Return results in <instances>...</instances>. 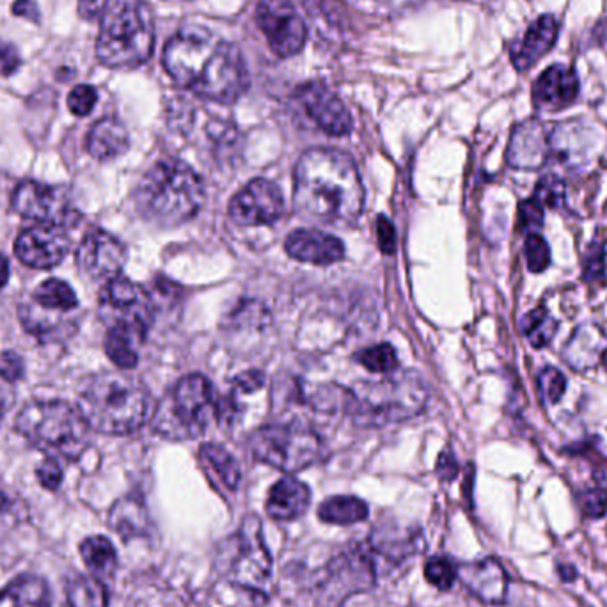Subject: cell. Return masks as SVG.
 <instances>
[{
	"label": "cell",
	"mask_w": 607,
	"mask_h": 607,
	"mask_svg": "<svg viewBox=\"0 0 607 607\" xmlns=\"http://www.w3.org/2000/svg\"><path fill=\"white\" fill-rule=\"evenodd\" d=\"M437 473L442 480H453L459 473V464H457V459L451 451H445L439 459V464H437Z\"/></svg>",
	"instance_id": "cell-53"
},
{
	"label": "cell",
	"mask_w": 607,
	"mask_h": 607,
	"mask_svg": "<svg viewBox=\"0 0 607 607\" xmlns=\"http://www.w3.org/2000/svg\"><path fill=\"white\" fill-rule=\"evenodd\" d=\"M558 574H560L563 583H572V581H575V577H577V572H575V569L572 565L558 566Z\"/></svg>",
	"instance_id": "cell-56"
},
{
	"label": "cell",
	"mask_w": 607,
	"mask_h": 607,
	"mask_svg": "<svg viewBox=\"0 0 607 607\" xmlns=\"http://www.w3.org/2000/svg\"><path fill=\"white\" fill-rule=\"evenodd\" d=\"M217 565L221 574L237 588L258 598V603L267 600L272 558L265 546L263 529L256 515L246 517L237 533L224 540L218 548Z\"/></svg>",
	"instance_id": "cell-9"
},
{
	"label": "cell",
	"mask_w": 607,
	"mask_h": 607,
	"mask_svg": "<svg viewBox=\"0 0 607 607\" xmlns=\"http://www.w3.org/2000/svg\"><path fill=\"white\" fill-rule=\"evenodd\" d=\"M155 20L144 0H105L100 13L97 57L114 70H131L154 54Z\"/></svg>",
	"instance_id": "cell-6"
},
{
	"label": "cell",
	"mask_w": 607,
	"mask_h": 607,
	"mask_svg": "<svg viewBox=\"0 0 607 607\" xmlns=\"http://www.w3.org/2000/svg\"><path fill=\"white\" fill-rule=\"evenodd\" d=\"M204 203L200 175L181 160H160L135 189V204L149 223L171 227L198 215Z\"/></svg>",
	"instance_id": "cell-4"
},
{
	"label": "cell",
	"mask_w": 607,
	"mask_h": 607,
	"mask_svg": "<svg viewBox=\"0 0 607 607\" xmlns=\"http://www.w3.org/2000/svg\"><path fill=\"white\" fill-rule=\"evenodd\" d=\"M16 430L54 459L77 460L89 445V427L79 408L65 402H34L20 411Z\"/></svg>",
	"instance_id": "cell-7"
},
{
	"label": "cell",
	"mask_w": 607,
	"mask_h": 607,
	"mask_svg": "<svg viewBox=\"0 0 607 607\" xmlns=\"http://www.w3.org/2000/svg\"><path fill=\"white\" fill-rule=\"evenodd\" d=\"M425 577L431 586L441 592L453 588L454 581L459 580V566L450 558L436 557L425 565Z\"/></svg>",
	"instance_id": "cell-41"
},
{
	"label": "cell",
	"mask_w": 607,
	"mask_h": 607,
	"mask_svg": "<svg viewBox=\"0 0 607 607\" xmlns=\"http://www.w3.org/2000/svg\"><path fill=\"white\" fill-rule=\"evenodd\" d=\"M284 212L283 192L272 181L252 180L229 204V217L238 226H269Z\"/></svg>",
	"instance_id": "cell-16"
},
{
	"label": "cell",
	"mask_w": 607,
	"mask_h": 607,
	"mask_svg": "<svg viewBox=\"0 0 607 607\" xmlns=\"http://www.w3.org/2000/svg\"><path fill=\"white\" fill-rule=\"evenodd\" d=\"M80 554L86 565L97 575L109 577L117 565L116 551L111 540L105 537H89L80 543Z\"/></svg>",
	"instance_id": "cell-35"
},
{
	"label": "cell",
	"mask_w": 607,
	"mask_h": 607,
	"mask_svg": "<svg viewBox=\"0 0 607 607\" xmlns=\"http://www.w3.org/2000/svg\"><path fill=\"white\" fill-rule=\"evenodd\" d=\"M37 480L42 483L43 487L48 491H56L63 482V468L54 457H48L36 471Z\"/></svg>",
	"instance_id": "cell-48"
},
{
	"label": "cell",
	"mask_w": 607,
	"mask_h": 607,
	"mask_svg": "<svg viewBox=\"0 0 607 607\" xmlns=\"http://www.w3.org/2000/svg\"><path fill=\"white\" fill-rule=\"evenodd\" d=\"M376 240L384 252H393L394 246H396V232H394L393 223L384 215L376 221Z\"/></svg>",
	"instance_id": "cell-51"
},
{
	"label": "cell",
	"mask_w": 607,
	"mask_h": 607,
	"mask_svg": "<svg viewBox=\"0 0 607 607\" xmlns=\"http://www.w3.org/2000/svg\"><path fill=\"white\" fill-rule=\"evenodd\" d=\"M256 20L279 57L297 56L306 45V24L290 0H261Z\"/></svg>",
	"instance_id": "cell-15"
},
{
	"label": "cell",
	"mask_w": 607,
	"mask_h": 607,
	"mask_svg": "<svg viewBox=\"0 0 607 607\" xmlns=\"http://www.w3.org/2000/svg\"><path fill=\"white\" fill-rule=\"evenodd\" d=\"M11 11H13V14H16V16H22V19L34 22V24L40 22V10H37L34 0H16Z\"/></svg>",
	"instance_id": "cell-52"
},
{
	"label": "cell",
	"mask_w": 607,
	"mask_h": 607,
	"mask_svg": "<svg viewBox=\"0 0 607 607\" xmlns=\"http://www.w3.org/2000/svg\"><path fill=\"white\" fill-rule=\"evenodd\" d=\"M154 301L143 286L131 279H111L100 293V315L109 327L128 325L148 333L154 322Z\"/></svg>",
	"instance_id": "cell-12"
},
{
	"label": "cell",
	"mask_w": 607,
	"mask_h": 607,
	"mask_svg": "<svg viewBox=\"0 0 607 607\" xmlns=\"http://www.w3.org/2000/svg\"><path fill=\"white\" fill-rule=\"evenodd\" d=\"M155 400L148 387L123 373H100L83 384L79 411L89 428L126 436L143 428L154 417Z\"/></svg>",
	"instance_id": "cell-3"
},
{
	"label": "cell",
	"mask_w": 607,
	"mask_h": 607,
	"mask_svg": "<svg viewBox=\"0 0 607 607\" xmlns=\"http://www.w3.org/2000/svg\"><path fill=\"white\" fill-rule=\"evenodd\" d=\"M604 144L606 140L595 125L581 120L565 121L549 132L551 160H557L569 171L581 172L594 166L598 155L603 154Z\"/></svg>",
	"instance_id": "cell-14"
},
{
	"label": "cell",
	"mask_w": 607,
	"mask_h": 607,
	"mask_svg": "<svg viewBox=\"0 0 607 607\" xmlns=\"http://www.w3.org/2000/svg\"><path fill=\"white\" fill-rule=\"evenodd\" d=\"M19 315L24 329L43 344L65 341L79 325L77 311L48 310L36 304L31 297L20 304Z\"/></svg>",
	"instance_id": "cell-21"
},
{
	"label": "cell",
	"mask_w": 607,
	"mask_h": 607,
	"mask_svg": "<svg viewBox=\"0 0 607 607\" xmlns=\"http://www.w3.org/2000/svg\"><path fill=\"white\" fill-rule=\"evenodd\" d=\"M31 299L40 306L48 307V310H79V299L75 295L70 284L60 281V279H48L45 283L40 284L34 290Z\"/></svg>",
	"instance_id": "cell-38"
},
{
	"label": "cell",
	"mask_w": 607,
	"mask_h": 607,
	"mask_svg": "<svg viewBox=\"0 0 607 607\" xmlns=\"http://www.w3.org/2000/svg\"><path fill=\"white\" fill-rule=\"evenodd\" d=\"M111 526L116 529L123 540H131L134 537L148 535L149 519L148 512L143 503L135 497H123L112 506Z\"/></svg>",
	"instance_id": "cell-33"
},
{
	"label": "cell",
	"mask_w": 607,
	"mask_h": 607,
	"mask_svg": "<svg viewBox=\"0 0 607 607\" xmlns=\"http://www.w3.org/2000/svg\"><path fill=\"white\" fill-rule=\"evenodd\" d=\"M286 252L302 263L333 265L345 258L344 241L329 233L299 229L284 241Z\"/></svg>",
	"instance_id": "cell-24"
},
{
	"label": "cell",
	"mask_w": 607,
	"mask_h": 607,
	"mask_svg": "<svg viewBox=\"0 0 607 607\" xmlns=\"http://www.w3.org/2000/svg\"><path fill=\"white\" fill-rule=\"evenodd\" d=\"M459 580L477 600L488 606H501L508 594V574L494 558L471 561L459 566Z\"/></svg>",
	"instance_id": "cell-22"
},
{
	"label": "cell",
	"mask_w": 607,
	"mask_h": 607,
	"mask_svg": "<svg viewBox=\"0 0 607 607\" xmlns=\"http://www.w3.org/2000/svg\"><path fill=\"white\" fill-rule=\"evenodd\" d=\"M580 97V79L572 68L554 65L538 77L533 86L535 108L546 112H560L571 108Z\"/></svg>",
	"instance_id": "cell-23"
},
{
	"label": "cell",
	"mask_w": 607,
	"mask_h": 607,
	"mask_svg": "<svg viewBox=\"0 0 607 607\" xmlns=\"http://www.w3.org/2000/svg\"><path fill=\"white\" fill-rule=\"evenodd\" d=\"M162 63L178 86L212 102H237L249 86L246 60L237 45L210 29H181L167 42Z\"/></svg>",
	"instance_id": "cell-1"
},
{
	"label": "cell",
	"mask_w": 607,
	"mask_h": 607,
	"mask_svg": "<svg viewBox=\"0 0 607 607\" xmlns=\"http://www.w3.org/2000/svg\"><path fill=\"white\" fill-rule=\"evenodd\" d=\"M375 584V563L368 546L348 549L330 561L321 583L322 597L329 604L344 603Z\"/></svg>",
	"instance_id": "cell-13"
},
{
	"label": "cell",
	"mask_w": 607,
	"mask_h": 607,
	"mask_svg": "<svg viewBox=\"0 0 607 607\" xmlns=\"http://www.w3.org/2000/svg\"><path fill=\"white\" fill-rule=\"evenodd\" d=\"M98 102L97 89L91 86H77L68 97V109L75 116L83 117L91 114Z\"/></svg>",
	"instance_id": "cell-46"
},
{
	"label": "cell",
	"mask_w": 607,
	"mask_h": 607,
	"mask_svg": "<svg viewBox=\"0 0 607 607\" xmlns=\"http://www.w3.org/2000/svg\"><path fill=\"white\" fill-rule=\"evenodd\" d=\"M249 448L263 464L283 473H299L321 460L324 442L313 428L293 421L258 428L250 436Z\"/></svg>",
	"instance_id": "cell-10"
},
{
	"label": "cell",
	"mask_w": 607,
	"mask_h": 607,
	"mask_svg": "<svg viewBox=\"0 0 607 607\" xmlns=\"http://www.w3.org/2000/svg\"><path fill=\"white\" fill-rule=\"evenodd\" d=\"M131 146L125 125L114 117H103L89 131L86 148L97 160H112L121 157Z\"/></svg>",
	"instance_id": "cell-29"
},
{
	"label": "cell",
	"mask_w": 607,
	"mask_h": 607,
	"mask_svg": "<svg viewBox=\"0 0 607 607\" xmlns=\"http://www.w3.org/2000/svg\"><path fill=\"white\" fill-rule=\"evenodd\" d=\"M359 364L367 368L371 373H393L398 368V356L391 345L381 344L375 347L364 348L356 356Z\"/></svg>",
	"instance_id": "cell-39"
},
{
	"label": "cell",
	"mask_w": 607,
	"mask_h": 607,
	"mask_svg": "<svg viewBox=\"0 0 607 607\" xmlns=\"http://www.w3.org/2000/svg\"><path fill=\"white\" fill-rule=\"evenodd\" d=\"M310 503L311 492L306 483L286 476L270 488L267 514L276 520H295L306 514Z\"/></svg>",
	"instance_id": "cell-28"
},
{
	"label": "cell",
	"mask_w": 607,
	"mask_h": 607,
	"mask_svg": "<svg viewBox=\"0 0 607 607\" xmlns=\"http://www.w3.org/2000/svg\"><path fill=\"white\" fill-rule=\"evenodd\" d=\"M368 505L356 496H334L325 499L318 508V517L327 525H356L368 519Z\"/></svg>",
	"instance_id": "cell-34"
},
{
	"label": "cell",
	"mask_w": 607,
	"mask_h": 607,
	"mask_svg": "<svg viewBox=\"0 0 607 607\" xmlns=\"http://www.w3.org/2000/svg\"><path fill=\"white\" fill-rule=\"evenodd\" d=\"M297 100L307 117L325 134L344 137L352 131V116L347 105L325 83H304L297 89Z\"/></svg>",
	"instance_id": "cell-18"
},
{
	"label": "cell",
	"mask_w": 607,
	"mask_h": 607,
	"mask_svg": "<svg viewBox=\"0 0 607 607\" xmlns=\"http://www.w3.org/2000/svg\"><path fill=\"white\" fill-rule=\"evenodd\" d=\"M98 11H100L98 0H79V13L82 19H94L97 14H100Z\"/></svg>",
	"instance_id": "cell-54"
},
{
	"label": "cell",
	"mask_w": 607,
	"mask_h": 607,
	"mask_svg": "<svg viewBox=\"0 0 607 607\" xmlns=\"http://www.w3.org/2000/svg\"><path fill=\"white\" fill-rule=\"evenodd\" d=\"M371 554L402 563L407 558L419 554L425 548L421 529L419 528H398V526H381L373 529L368 543Z\"/></svg>",
	"instance_id": "cell-26"
},
{
	"label": "cell",
	"mask_w": 607,
	"mask_h": 607,
	"mask_svg": "<svg viewBox=\"0 0 607 607\" xmlns=\"http://www.w3.org/2000/svg\"><path fill=\"white\" fill-rule=\"evenodd\" d=\"M546 223V212H543V204L535 198L522 201L519 206V226L526 235H533V233H540V229Z\"/></svg>",
	"instance_id": "cell-44"
},
{
	"label": "cell",
	"mask_w": 607,
	"mask_h": 607,
	"mask_svg": "<svg viewBox=\"0 0 607 607\" xmlns=\"http://www.w3.org/2000/svg\"><path fill=\"white\" fill-rule=\"evenodd\" d=\"M535 200L543 204V209L560 210L566 206V187L563 180L554 177V175H546L540 178L535 189Z\"/></svg>",
	"instance_id": "cell-43"
},
{
	"label": "cell",
	"mask_w": 607,
	"mask_h": 607,
	"mask_svg": "<svg viewBox=\"0 0 607 607\" xmlns=\"http://www.w3.org/2000/svg\"><path fill=\"white\" fill-rule=\"evenodd\" d=\"M201 464L210 482L217 491L235 492L240 483V469L237 460L224 450L223 446L204 445L200 450Z\"/></svg>",
	"instance_id": "cell-30"
},
{
	"label": "cell",
	"mask_w": 607,
	"mask_h": 607,
	"mask_svg": "<svg viewBox=\"0 0 607 607\" xmlns=\"http://www.w3.org/2000/svg\"><path fill=\"white\" fill-rule=\"evenodd\" d=\"M77 263L89 278L109 283L125 267L126 249L111 233L94 229L83 237L77 250Z\"/></svg>",
	"instance_id": "cell-19"
},
{
	"label": "cell",
	"mask_w": 607,
	"mask_h": 607,
	"mask_svg": "<svg viewBox=\"0 0 607 607\" xmlns=\"http://www.w3.org/2000/svg\"><path fill=\"white\" fill-rule=\"evenodd\" d=\"M218 396L206 376L194 373L178 381L155 407L154 428L169 441H191L217 421Z\"/></svg>",
	"instance_id": "cell-8"
},
{
	"label": "cell",
	"mask_w": 607,
	"mask_h": 607,
	"mask_svg": "<svg viewBox=\"0 0 607 607\" xmlns=\"http://www.w3.org/2000/svg\"><path fill=\"white\" fill-rule=\"evenodd\" d=\"M66 598L68 607H108V588L102 581L89 577V575H77L66 586Z\"/></svg>",
	"instance_id": "cell-36"
},
{
	"label": "cell",
	"mask_w": 607,
	"mask_h": 607,
	"mask_svg": "<svg viewBox=\"0 0 607 607\" xmlns=\"http://www.w3.org/2000/svg\"><path fill=\"white\" fill-rule=\"evenodd\" d=\"M537 387L543 404H560L566 391L565 375H563L558 368H543V370L538 373Z\"/></svg>",
	"instance_id": "cell-40"
},
{
	"label": "cell",
	"mask_w": 607,
	"mask_h": 607,
	"mask_svg": "<svg viewBox=\"0 0 607 607\" xmlns=\"http://www.w3.org/2000/svg\"><path fill=\"white\" fill-rule=\"evenodd\" d=\"M607 338L595 324H584L575 329L563 348V359L575 371H588L600 362Z\"/></svg>",
	"instance_id": "cell-27"
},
{
	"label": "cell",
	"mask_w": 607,
	"mask_h": 607,
	"mask_svg": "<svg viewBox=\"0 0 607 607\" xmlns=\"http://www.w3.org/2000/svg\"><path fill=\"white\" fill-rule=\"evenodd\" d=\"M428 385L416 371L387 373L345 393V411L361 427H385L419 416L428 404Z\"/></svg>",
	"instance_id": "cell-5"
},
{
	"label": "cell",
	"mask_w": 607,
	"mask_h": 607,
	"mask_svg": "<svg viewBox=\"0 0 607 607\" xmlns=\"http://www.w3.org/2000/svg\"><path fill=\"white\" fill-rule=\"evenodd\" d=\"M604 274V255L603 249L598 246H592L588 255L584 256L583 261V278L586 281H595L603 278Z\"/></svg>",
	"instance_id": "cell-49"
},
{
	"label": "cell",
	"mask_w": 607,
	"mask_h": 607,
	"mask_svg": "<svg viewBox=\"0 0 607 607\" xmlns=\"http://www.w3.org/2000/svg\"><path fill=\"white\" fill-rule=\"evenodd\" d=\"M20 65H22V59H20L19 50L11 43L0 40V77H10L19 70Z\"/></svg>",
	"instance_id": "cell-50"
},
{
	"label": "cell",
	"mask_w": 607,
	"mask_h": 607,
	"mask_svg": "<svg viewBox=\"0 0 607 607\" xmlns=\"http://www.w3.org/2000/svg\"><path fill=\"white\" fill-rule=\"evenodd\" d=\"M144 330L128 327V325H114L109 327L105 338V352L121 370H134L139 362V348L146 339Z\"/></svg>",
	"instance_id": "cell-31"
},
{
	"label": "cell",
	"mask_w": 607,
	"mask_h": 607,
	"mask_svg": "<svg viewBox=\"0 0 607 607\" xmlns=\"http://www.w3.org/2000/svg\"><path fill=\"white\" fill-rule=\"evenodd\" d=\"M600 362H603L604 368H606V370H607V348H606V350H604L603 359H600Z\"/></svg>",
	"instance_id": "cell-59"
},
{
	"label": "cell",
	"mask_w": 607,
	"mask_h": 607,
	"mask_svg": "<svg viewBox=\"0 0 607 607\" xmlns=\"http://www.w3.org/2000/svg\"><path fill=\"white\" fill-rule=\"evenodd\" d=\"M2 390V387H0ZM5 411V400L2 398V391H0V421H2V416H4Z\"/></svg>",
	"instance_id": "cell-57"
},
{
	"label": "cell",
	"mask_w": 607,
	"mask_h": 607,
	"mask_svg": "<svg viewBox=\"0 0 607 607\" xmlns=\"http://www.w3.org/2000/svg\"><path fill=\"white\" fill-rule=\"evenodd\" d=\"M4 505H5V496L4 494H2V492H0V510L4 508Z\"/></svg>",
	"instance_id": "cell-58"
},
{
	"label": "cell",
	"mask_w": 607,
	"mask_h": 607,
	"mask_svg": "<svg viewBox=\"0 0 607 607\" xmlns=\"http://www.w3.org/2000/svg\"><path fill=\"white\" fill-rule=\"evenodd\" d=\"M577 499H580L581 512L588 519H603L607 514V488H586L581 492Z\"/></svg>",
	"instance_id": "cell-45"
},
{
	"label": "cell",
	"mask_w": 607,
	"mask_h": 607,
	"mask_svg": "<svg viewBox=\"0 0 607 607\" xmlns=\"http://www.w3.org/2000/svg\"><path fill=\"white\" fill-rule=\"evenodd\" d=\"M70 244V237L63 227L40 224L20 233L14 252L31 269L47 270L65 260Z\"/></svg>",
	"instance_id": "cell-17"
},
{
	"label": "cell",
	"mask_w": 607,
	"mask_h": 607,
	"mask_svg": "<svg viewBox=\"0 0 607 607\" xmlns=\"http://www.w3.org/2000/svg\"><path fill=\"white\" fill-rule=\"evenodd\" d=\"M11 206L16 214L48 226L75 227L80 214L70 192L63 187L47 186L40 181L25 180L14 189Z\"/></svg>",
	"instance_id": "cell-11"
},
{
	"label": "cell",
	"mask_w": 607,
	"mask_h": 607,
	"mask_svg": "<svg viewBox=\"0 0 607 607\" xmlns=\"http://www.w3.org/2000/svg\"><path fill=\"white\" fill-rule=\"evenodd\" d=\"M0 607H50L47 583L36 575H22L2 589Z\"/></svg>",
	"instance_id": "cell-32"
},
{
	"label": "cell",
	"mask_w": 607,
	"mask_h": 607,
	"mask_svg": "<svg viewBox=\"0 0 607 607\" xmlns=\"http://www.w3.org/2000/svg\"><path fill=\"white\" fill-rule=\"evenodd\" d=\"M24 359L16 352L0 353V379L8 382H19L24 379Z\"/></svg>",
	"instance_id": "cell-47"
},
{
	"label": "cell",
	"mask_w": 607,
	"mask_h": 607,
	"mask_svg": "<svg viewBox=\"0 0 607 607\" xmlns=\"http://www.w3.org/2000/svg\"><path fill=\"white\" fill-rule=\"evenodd\" d=\"M520 333L533 348L549 347L558 333V322L546 307H535L522 316Z\"/></svg>",
	"instance_id": "cell-37"
},
{
	"label": "cell",
	"mask_w": 607,
	"mask_h": 607,
	"mask_svg": "<svg viewBox=\"0 0 607 607\" xmlns=\"http://www.w3.org/2000/svg\"><path fill=\"white\" fill-rule=\"evenodd\" d=\"M558 22L552 14H543L529 25L525 36L515 42L510 48L512 63L519 71H528L537 65L557 43Z\"/></svg>",
	"instance_id": "cell-25"
},
{
	"label": "cell",
	"mask_w": 607,
	"mask_h": 607,
	"mask_svg": "<svg viewBox=\"0 0 607 607\" xmlns=\"http://www.w3.org/2000/svg\"><path fill=\"white\" fill-rule=\"evenodd\" d=\"M525 256L529 272H533V274H542L551 267V247L540 233H533L526 237Z\"/></svg>",
	"instance_id": "cell-42"
},
{
	"label": "cell",
	"mask_w": 607,
	"mask_h": 607,
	"mask_svg": "<svg viewBox=\"0 0 607 607\" xmlns=\"http://www.w3.org/2000/svg\"><path fill=\"white\" fill-rule=\"evenodd\" d=\"M293 203L301 217L330 226H350L364 210V187L350 155L313 148L293 172Z\"/></svg>",
	"instance_id": "cell-2"
},
{
	"label": "cell",
	"mask_w": 607,
	"mask_h": 607,
	"mask_svg": "<svg viewBox=\"0 0 607 607\" xmlns=\"http://www.w3.org/2000/svg\"><path fill=\"white\" fill-rule=\"evenodd\" d=\"M10 281V261L5 256L0 255V290Z\"/></svg>",
	"instance_id": "cell-55"
},
{
	"label": "cell",
	"mask_w": 607,
	"mask_h": 607,
	"mask_svg": "<svg viewBox=\"0 0 607 607\" xmlns=\"http://www.w3.org/2000/svg\"><path fill=\"white\" fill-rule=\"evenodd\" d=\"M548 125L542 121L526 120L515 126L506 149V162L519 171H538L551 162Z\"/></svg>",
	"instance_id": "cell-20"
}]
</instances>
